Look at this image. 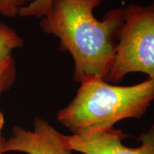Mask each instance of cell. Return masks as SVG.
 I'll return each instance as SVG.
<instances>
[{
  "instance_id": "277c9868",
  "label": "cell",
  "mask_w": 154,
  "mask_h": 154,
  "mask_svg": "<svg viewBox=\"0 0 154 154\" xmlns=\"http://www.w3.org/2000/svg\"><path fill=\"white\" fill-rule=\"evenodd\" d=\"M72 151L84 154H154V124L146 132L142 133L138 139L140 146H126L123 140L128 135L114 127L91 134L65 136Z\"/></svg>"
},
{
  "instance_id": "6da1fadb",
  "label": "cell",
  "mask_w": 154,
  "mask_h": 154,
  "mask_svg": "<svg viewBox=\"0 0 154 154\" xmlns=\"http://www.w3.org/2000/svg\"><path fill=\"white\" fill-rule=\"evenodd\" d=\"M103 0H52L40 27L59 38V49L72 55L74 80L86 76L106 82L124 23V8L110 9L101 20L94 11Z\"/></svg>"
},
{
  "instance_id": "52a82bcc",
  "label": "cell",
  "mask_w": 154,
  "mask_h": 154,
  "mask_svg": "<svg viewBox=\"0 0 154 154\" xmlns=\"http://www.w3.org/2000/svg\"><path fill=\"white\" fill-rule=\"evenodd\" d=\"M17 78V67L13 56L0 62V96L9 90Z\"/></svg>"
},
{
  "instance_id": "3957f363",
  "label": "cell",
  "mask_w": 154,
  "mask_h": 154,
  "mask_svg": "<svg viewBox=\"0 0 154 154\" xmlns=\"http://www.w3.org/2000/svg\"><path fill=\"white\" fill-rule=\"evenodd\" d=\"M135 72L154 79V2L124 8V23L106 82L116 84Z\"/></svg>"
},
{
  "instance_id": "30bf717a",
  "label": "cell",
  "mask_w": 154,
  "mask_h": 154,
  "mask_svg": "<svg viewBox=\"0 0 154 154\" xmlns=\"http://www.w3.org/2000/svg\"><path fill=\"white\" fill-rule=\"evenodd\" d=\"M4 124H5V116H4L2 111H0V144L4 139V138L2 137V131Z\"/></svg>"
},
{
  "instance_id": "9c48e42d",
  "label": "cell",
  "mask_w": 154,
  "mask_h": 154,
  "mask_svg": "<svg viewBox=\"0 0 154 154\" xmlns=\"http://www.w3.org/2000/svg\"><path fill=\"white\" fill-rule=\"evenodd\" d=\"M32 0H0V15L12 18L19 16L22 9Z\"/></svg>"
},
{
  "instance_id": "5b68a950",
  "label": "cell",
  "mask_w": 154,
  "mask_h": 154,
  "mask_svg": "<svg viewBox=\"0 0 154 154\" xmlns=\"http://www.w3.org/2000/svg\"><path fill=\"white\" fill-rule=\"evenodd\" d=\"M65 136L47 120L37 117L34 120L32 130L15 126L10 137L3 139L0 151L2 153L18 151L27 154H72Z\"/></svg>"
},
{
  "instance_id": "7a4b0ae2",
  "label": "cell",
  "mask_w": 154,
  "mask_h": 154,
  "mask_svg": "<svg viewBox=\"0 0 154 154\" xmlns=\"http://www.w3.org/2000/svg\"><path fill=\"white\" fill-rule=\"evenodd\" d=\"M76 96L58 111L57 120L72 135L110 128L127 119H140L154 100V79L132 86L109 84L99 77L81 81Z\"/></svg>"
},
{
  "instance_id": "8992f818",
  "label": "cell",
  "mask_w": 154,
  "mask_h": 154,
  "mask_svg": "<svg viewBox=\"0 0 154 154\" xmlns=\"http://www.w3.org/2000/svg\"><path fill=\"white\" fill-rule=\"evenodd\" d=\"M24 44V39L14 28L0 20V62L12 56L13 51Z\"/></svg>"
},
{
  "instance_id": "ba28073f",
  "label": "cell",
  "mask_w": 154,
  "mask_h": 154,
  "mask_svg": "<svg viewBox=\"0 0 154 154\" xmlns=\"http://www.w3.org/2000/svg\"><path fill=\"white\" fill-rule=\"evenodd\" d=\"M51 2L52 0H32L21 10L19 17L42 18L47 13Z\"/></svg>"
},
{
  "instance_id": "8fae6325",
  "label": "cell",
  "mask_w": 154,
  "mask_h": 154,
  "mask_svg": "<svg viewBox=\"0 0 154 154\" xmlns=\"http://www.w3.org/2000/svg\"><path fill=\"white\" fill-rule=\"evenodd\" d=\"M1 144H2V143H1ZM1 144H0V146H1ZM0 154H2V152H1V151H0Z\"/></svg>"
}]
</instances>
